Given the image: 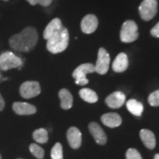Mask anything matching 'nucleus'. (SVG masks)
Here are the masks:
<instances>
[{"mask_svg": "<svg viewBox=\"0 0 159 159\" xmlns=\"http://www.w3.org/2000/svg\"><path fill=\"white\" fill-rule=\"evenodd\" d=\"M39 41V33L33 27H27L21 33L13 35L9 39V45L13 50L20 52L31 51Z\"/></svg>", "mask_w": 159, "mask_h": 159, "instance_id": "nucleus-1", "label": "nucleus"}, {"mask_svg": "<svg viewBox=\"0 0 159 159\" xmlns=\"http://www.w3.org/2000/svg\"><path fill=\"white\" fill-rule=\"evenodd\" d=\"M47 41V49L49 52L52 54L62 52L66 49L69 45V34L68 30L63 27Z\"/></svg>", "mask_w": 159, "mask_h": 159, "instance_id": "nucleus-2", "label": "nucleus"}, {"mask_svg": "<svg viewBox=\"0 0 159 159\" xmlns=\"http://www.w3.org/2000/svg\"><path fill=\"white\" fill-rule=\"evenodd\" d=\"M139 38L138 26L135 21L128 20L123 23L120 31V39L124 43L134 42Z\"/></svg>", "mask_w": 159, "mask_h": 159, "instance_id": "nucleus-3", "label": "nucleus"}, {"mask_svg": "<svg viewBox=\"0 0 159 159\" xmlns=\"http://www.w3.org/2000/svg\"><path fill=\"white\" fill-rule=\"evenodd\" d=\"M23 64L22 60L12 52H5L0 55V69L7 71L9 69L19 68Z\"/></svg>", "mask_w": 159, "mask_h": 159, "instance_id": "nucleus-4", "label": "nucleus"}, {"mask_svg": "<svg viewBox=\"0 0 159 159\" xmlns=\"http://www.w3.org/2000/svg\"><path fill=\"white\" fill-rule=\"evenodd\" d=\"M95 71V66L92 63H83L75 69L72 77L75 79V83L79 85L88 84L89 80L86 78V75Z\"/></svg>", "mask_w": 159, "mask_h": 159, "instance_id": "nucleus-5", "label": "nucleus"}, {"mask_svg": "<svg viewBox=\"0 0 159 159\" xmlns=\"http://www.w3.org/2000/svg\"><path fill=\"white\" fill-rule=\"evenodd\" d=\"M141 17L144 21H150L156 15L158 11L157 0H143L139 7Z\"/></svg>", "mask_w": 159, "mask_h": 159, "instance_id": "nucleus-6", "label": "nucleus"}, {"mask_svg": "<svg viewBox=\"0 0 159 159\" xmlns=\"http://www.w3.org/2000/svg\"><path fill=\"white\" fill-rule=\"evenodd\" d=\"M19 93L25 99L33 98L40 94L41 86L37 81H26L20 86Z\"/></svg>", "mask_w": 159, "mask_h": 159, "instance_id": "nucleus-7", "label": "nucleus"}, {"mask_svg": "<svg viewBox=\"0 0 159 159\" xmlns=\"http://www.w3.org/2000/svg\"><path fill=\"white\" fill-rule=\"evenodd\" d=\"M111 57L108 52L104 48H100L98 52V57L95 65V71L99 75H105L108 72Z\"/></svg>", "mask_w": 159, "mask_h": 159, "instance_id": "nucleus-8", "label": "nucleus"}, {"mask_svg": "<svg viewBox=\"0 0 159 159\" xmlns=\"http://www.w3.org/2000/svg\"><path fill=\"white\" fill-rule=\"evenodd\" d=\"M98 27V19L93 14L86 15L81 21V30L85 34H91L96 30Z\"/></svg>", "mask_w": 159, "mask_h": 159, "instance_id": "nucleus-9", "label": "nucleus"}, {"mask_svg": "<svg viewBox=\"0 0 159 159\" xmlns=\"http://www.w3.org/2000/svg\"><path fill=\"white\" fill-rule=\"evenodd\" d=\"M126 96L121 91H115L105 99V103L111 108H119L125 104Z\"/></svg>", "mask_w": 159, "mask_h": 159, "instance_id": "nucleus-10", "label": "nucleus"}, {"mask_svg": "<svg viewBox=\"0 0 159 159\" xmlns=\"http://www.w3.org/2000/svg\"><path fill=\"white\" fill-rule=\"evenodd\" d=\"M89 129L90 133L94 137L95 142L97 144L103 145L107 142V136L103 129L99 126L98 123L92 122L89 125Z\"/></svg>", "mask_w": 159, "mask_h": 159, "instance_id": "nucleus-11", "label": "nucleus"}, {"mask_svg": "<svg viewBox=\"0 0 159 159\" xmlns=\"http://www.w3.org/2000/svg\"><path fill=\"white\" fill-rule=\"evenodd\" d=\"M67 140L71 148L78 149L82 144V134L78 128L71 127L67 131Z\"/></svg>", "mask_w": 159, "mask_h": 159, "instance_id": "nucleus-12", "label": "nucleus"}, {"mask_svg": "<svg viewBox=\"0 0 159 159\" xmlns=\"http://www.w3.org/2000/svg\"><path fill=\"white\" fill-rule=\"evenodd\" d=\"M13 109L18 115H32L36 112V108L27 102H16L13 104Z\"/></svg>", "mask_w": 159, "mask_h": 159, "instance_id": "nucleus-13", "label": "nucleus"}, {"mask_svg": "<svg viewBox=\"0 0 159 159\" xmlns=\"http://www.w3.org/2000/svg\"><path fill=\"white\" fill-rule=\"evenodd\" d=\"M63 27V25L61 20L58 19V18H55V19L52 20L47 25V27H46L43 33V38L46 40L49 39L52 35H54L57 32H58Z\"/></svg>", "mask_w": 159, "mask_h": 159, "instance_id": "nucleus-14", "label": "nucleus"}, {"mask_svg": "<svg viewBox=\"0 0 159 159\" xmlns=\"http://www.w3.org/2000/svg\"><path fill=\"white\" fill-rule=\"evenodd\" d=\"M128 55L124 52H121L117 55L113 62L112 69L116 72H123L128 69Z\"/></svg>", "mask_w": 159, "mask_h": 159, "instance_id": "nucleus-15", "label": "nucleus"}, {"mask_svg": "<svg viewBox=\"0 0 159 159\" xmlns=\"http://www.w3.org/2000/svg\"><path fill=\"white\" fill-rule=\"evenodd\" d=\"M101 121L105 126L114 128L119 126L122 123V118L116 113H108L101 116Z\"/></svg>", "mask_w": 159, "mask_h": 159, "instance_id": "nucleus-16", "label": "nucleus"}, {"mask_svg": "<svg viewBox=\"0 0 159 159\" xmlns=\"http://www.w3.org/2000/svg\"><path fill=\"white\" fill-rule=\"evenodd\" d=\"M140 137L143 144L147 148L150 149V150L155 148L156 144V137L152 131L148 129H142L140 131Z\"/></svg>", "mask_w": 159, "mask_h": 159, "instance_id": "nucleus-17", "label": "nucleus"}, {"mask_svg": "<svg viewBox=\"0 0 159 159\" xmlns=\"http://www.w3.org/2000/svg\"><path fill=\"white\" fill-rule=\"evenodd\" d=\"M58 96L61 99V107L64 110H68L72 107L73 97L68 89H62L59 91Z\"/></svg>", "mask_w": 159, "mask_h": 159, "instance_id": "nucleus-18", "label": "nucleus"}, {"mask_svg": "<svg viewBox=\"0 0 159 159\" xmlns=\"http://www.w3.org/2000/svg\"><path fill=\"white\" fill-rule=\"evenodd\" d=\"M126 106L130 114L136 116H141L144 111V106L142 103L134 99H130L126 103Z\"/></svg>", "mask_w": 159, "mask_h": 159, "instance_id": "nucleus-19", "label": "nucleus"}, {"mask_svg": "<svg viewBox=\"0 0 159 159\" xmlns=\"http://www.w3.org/2000/svg\"><path fill=\"white\" fill-rule=\"evenodd\" d=\"M80 97L81 99L89 103H94L98 100V97L96 92L90 89H82L79 91Z\"/></svg>", "mask_w": 159, "mask_h": 159, "instance_id": "nucleus-20", "label": "nucleus"}, {"mask_svg": "<svg viewBox=\"0 0 159 159\" xmlns=\"http://www.w3.org/2000/svg\"><path fill=\"white\" fill-rule=\"evenodd\" d=\"M33 139L40 144H45L48 141V132L44 128L35 130L33 134Z\"/></svg>", "mask_w": 159, "mask_h": 159, "instance_id": "nucleus-21", "label": "nucleus"}, {"mask_svg": "<svg viewBox=\"0 0 159 159\" xmlns=\"http://www.w3.org/2000/svg\"><path fill=\"white\" fill-rule=\"evenodd\" d=\"M52 159H63V147L61 143L57 142L51 150Z\"/></svg>", "mask_w": 159, "mask_h": 159, "instance_id": "nucleus-22", "label": "nucleus"}, {"mask_svg": "<svg viewBox=\"0 0 159 159\" xmlns=\"http://www.w3.org/2000/svg\"><path fill=\"white\" fill-rule=\"evenodd\" d=\"M30 151L35 158L42 159L44 157V150L42 148L36 144H31L30 145Z\"/></svg>", "mask_w": 159, "mask_h": 159, "instance_id": "nucleus-23", "label": "nucleus"}, {"mask_svg": "<svg viewBox=\"0 0 159 159\" xmlns=\"http://www.w3.org/2000/svg\"><path fill=\"white\" fill-rule=\"evenodd\" d=\"M148 102L151 106H159V90L151 93L148 97Z\"/></svg>", "mask_w": 159, "mask_h": 159, "instance_id": "nucleus-24", "label": "nucleus"}, {"mask_svg": "<svg viewBox=\"0 0 159 159\" xmlns=\"http://www.w3.org/2000/svg\"><path fill=\"white\" fill-rule=\"evenodd\" d=\"M127 159H142L139 152L134 148L128 149L126 152Z\"/></svg>", "mask_w": 159, "mask_h": 159, "instance_id": "nucleus-25", "label": "nucleus"}, {"mask_svg": "<svg viewBox=\"0 0 159 159\" xmlns=\"http://www.w3.org/2000/svg\"><path fill=\"white\" fill-rule=\"evenodd\" d=\"M31 5H39L43 6V7H47V6L50 5L53 0H27Z\"/></svg>", "mask_w": 159, "mask_h": 159, "instance_id": "nucleus-26", "label": "nucleus"}, {"mask_svg": "<svg viewBox=\"0 0 159 159\" xmlns=\"http://www.w3.org/2000/svg\"><path fill=\"white\" fill-rule=\"evenodd\" d=\"M150 33L152 36L159 38V22L151 30Z\"/></svg>", "mask_w": 159, "mask_h": 159, "instance_id": "nucleus-27", "label": "nucleus"}, {"mask_svg": "<svg viewBox=\"0 0 159 159\" xmlns=\"http://www.w3.org/2000/svg\"><path fill=\"white\" fill-rule=\"evenodd\" d=\"M5 100H4L2 96V94H0V111H2L5 108Z\"/></svg>", "mask_w": 159, "mask_h": 159, "instance_id": "nucleus-28", "label": "nucleus"}, {"mask_svg": "<svg viewBox=\"0 0 159 159\" xmlns=\"http://www.w3.org/2000/svg\"><path fill=\"white\" fill-rule=\"evenodd\" d=\"M154 159H159V154H156L154 157Z\"/></svg>", "mask_w": 159, "mask_h": 159, "instance_id": "nucleus-29", "label": "nucleus"}, {"mask_svg": "<svg viewBox=\"0 0 159 159\" xmlns=\"http://www.w3.org/2000/svg\"><path fill=\"white\" fill-rule=\"evenodd\" d=\"M2 1H5V2H8L9 0H2Z\"/></svg>", "mask_w": 159, "mask_h": 159, "instance_id": "nucleus-30", "label": "nucleus"}, {"mask_svg": "<svg viewBox=\"0 0 159 159\" xmlns=\"http://www.w3.org/2000/svg\"><path fill=\"white\" fill-rule=\"evenodd\" d=\"M0 159H2V156H1V155H0Z\"/></svg>", "mask_w": 159, "mask_h": 159, "instance_id": "nucleus-31", "label": "nucleus"}]
</instances>
